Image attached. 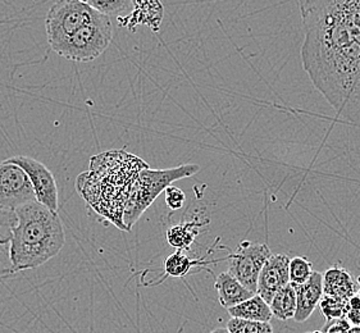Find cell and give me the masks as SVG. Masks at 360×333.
Masks as SVG:
<instances>
[{
	"mask_svg": "<svg viewBox=\"0 0 360 333\" xmlns=\"http://www.w3.org/2000/svg\"><path fill=\"white\" fill-rule=\"evenodd\" d=\"M302 60L336 113L360 126V0H302Z\"/></svg>",
	"mask_w": 360,
	"mask_h": 333,
	"instance_id": "1",
	"label": "cell"
},
{
	"mask_svg": "<svg viewBox=\"0 0 360 333\" xmlns=\"http://www.w3.org/2000/svg\"><path fill=\"white\" fill-rule=\"evenodd\" d=\"M17 223L12 231L11 261L17 273L41 267L57 256L65 244L62 221L37 202L15 210Z\"/></svg>",
	"mask_w": 360,
	"mask_h": 333,
	"instance_id": "2",
	"label": "cell"
},
{
	"mask_svg": "<svg viewBox=\"0 0 360 333\" xmlns=\"http://www.w3.org/2000/svg\"><path fill=\"white\" fill-rule=\"evenodd\" d=\"M200 171L198 164H182L168 169H143L131 188L127 202L124 204L122 222L126 231H130L137 219L143 216L154 200L165 192L173 182L193 177Z\"/></svg>",
	"mask_w": 360,
	"mask_h": 333,
	"instance_id": "3",
	"label": "cell"
},
{
	"mask_svg": "<svg viewBox=\"0 0 360 333\" xmlns=\"http://www.w3.org/2000/svg\"><path fill=\"white\" fill-rule=\"evenodd\" d=\"M113 40V26L107 15H101L94 22L76 31L53 48L58 56L72 62H91L107 51Z\"/></svg>",
	"mask_w": 360,
	"mask_h": 333,
	"instance_id": "4",
	"label": "cell"
},
{
	"mask_svg": "<svg viewBox=\"0 0 360 333\" xmlns=\"http://www.w3.org/2000/svg\"><path fill=\"white\" fill-rule=\"evenodd\" d=\"M99 15L101 13L86 1L60 0L54 3L45 18L46 37L51 49L76 31L94 22Z\"/></svg>",
	"mask_w": 360,
	"mask_h": 333,
	"instance_id": "5",
	"label": "cell"
},
{
	"mask_svg": "<svg viewBox=\"0 0 360 333\" xmlns=\"http://www.w3.org/2000/svg\"><path fill=\"white\" fill-rule=\"evenodd\" d=\"M272 252L266 244L244 241L238 250L229 255V273L233 275L245 289L257 294L260 270L271 258Z\"/></svg>",
	"mask_w": 360,
	"mask_h": 333,
	"instance_id": "6",
	"label": "cell"
},
{
	"mask_svg": "<svg viewBox=\"0 0 360 333\" xmlns=\"http://www.w3.org/2000/svg\"><path fill=\"white\" fill-rule=\"evenodd\" d=\"M31 202L37 199L27 174L7 159L0 162V210L15 211Z\"/></svg>",
	"mask_w": 360,
	"mask_h": 333,
	"instance_id": "7",
	"label": "cell"
},
{
	"mask_svg": "<svg viewBox=\"0 0 360 333\" xmlns=\"http://www.w3.org/2000/svg\"><path fill=\"white\" fill-rule=\"evenodd\" d=\"M7 160L17 164L27 174L37 203L58 214V185L51 169L27 155H15Z\"/></svg>",
	"mask_w": 360,
	"mask_h": 333,
	"instance_id": "8",
	"label": "cell"
},
{
	"mask_svg": "<svg viewBox=\"0 0 360 333\" xmlns=\"http://www.w3.org/2000/svg\"><path fill=\"white\" fill-rule=\"evenodd\" d=\"M290 258L286 254H272L260 270L257 283V295H259L266 304L272 301L278 291L288 286Z\"/></svg>",
	"mask_w": 360,
	"mask_h": 333,
	"instance_id": "9",
	"label": "cell"
},
{
	"mask_svg": "<svg viewBox=\"0 0 360 333\" xmlns=\"http://www.w3.org/2000/svg\"><path fill=\"white\" fill-rule=\"evenodd\" d=\"M296 295V312L294 320L303 323L311 317L323 296L322 273L313 272L309 280L300 286H294Z\"/></svg>",
	"mask_w": 360,
	"mask_h": 333,
	"instance_id": "10",
	"label": "cell"
},
{
	"mask_svg": "<svg viewBox=\"0 0 360 333\" xmlns=\"http://www.w3.org/2000/svg\"><path fill=\"white\" fill-rule=\"evenodd\" d=\"M323 295L338 297L349 301L354 295L359 292L358 281L354 280L352 273L341 266H332L322 275Z\"/></svg>",
	"mask_w": 360,
	"mask_h": 333,
	"instance_id": "11",
	"label": "cell"
},
{
	"mask_svg": "<svg viewBox=\"0 0 360 333\" xmlns=\"http://www.w3.org/2000/svg\"><path fill=\"white\" fill-rule=\"evenodd\" d=\"M17 223L15 211L0 210V283L15 278L18 275L11 261L12 231Z\"/></svg>",
	"mask_w": 360,
	"mask_h": 333,
	"instance_id": "12",
	"label": "cell"
},
{
	"mask_svg": "<svg viewBox=\"0 0 360 333\" xmlns=\"http://www.w3.org/2000/svg\"><path fill=\"white\" fill-rule=\"evenodd\" d=\"M134 11L129 17H118V23L134 30L137 25H148L154 32L158 31L165 9L159 1H134Z\"/></svg>",
	"mask_w": 360,
	"mask_h": 333,
	"instance_id": "13",
	"label": "cell"
},
{
	"mask_svg": "<svg viewBox=\"0 0 360 333\" xmlns=\"http://www.w3.org/2000/svg\"><path fill=\"white\" fill-rule=\"evenodd\" d=\"M214 289L218 292L219 303L227 311L236 305L244 303L245 300L255 295V294H252V291L245 289L229 272H222L217 275Z\"/></svg>",
	"mask_w": 360,
	"mask_h": 333,
	"instance_id": "14",
	"label": "cell"
},
{
	"mask_svg": "<svg viewBox=\"0 0 360 333\" xmlns=\"http://www.w3.org/2000/svg\"><path fill=\"white\" fill-rule=\"evenodd\" d=\"M214 261H205V256H202L200 259H191L188 254L177 250L176 253L171 254L166 261H165V273H163V278L159 280L158 282L154 283L153 286H157L163 282L166 278L171 277V278H185L186 275L195 268H204L205 266L212 264Z\"/></svg>",
	"mask_w": 360,
	"mask_h": 333,
	"instance_id": "15",
	"label": "cell"
},
{
	"mask_svg": "<svg viewBox=\"0 0 360 333\" xmlns=\"http://www.w3.org/2000/svg\"><path fill=\"white\" fill-rule=\"evenodd\" d=\"M208 221H185L179 225L171 226L167 230V242L177 250H188L194 244L196 236L199 235L202 226L207 225Z\"/></svg>",
	"mask_w": 360,
	"mask_h": 333,
	"instance_id": "16",
	"label": "cell"
},
{
	"mask_svg": "<svg viewBox=\"0 0 360 333\" xmlns=\"http://www.w3.org/2000/svg\"><path fill=\"white\" fill-rule=\"evenodd\" d=\"M227 312L232 318L245 319L254 322L271 323V319L274 318L269 305L257 294L245 300L244 303L231 308Z\"/></svg>",
	"mask_w": 360,
	"mask_h": 333,
	"instance_id": "17",
	"label": "cell"
},
{
	"mask_svg": "<svg viewBox=\"0 0 360 333\" xmlns=\"http://www.w3.org/2000/svg\"><path fill=\"white\" fill-rule=\"evenodd\" d=\"M269 309L274 318L286 322L288 319H294L296 312L295 289L288 283L283 289L274 295L269 303Z\"/></svg>",
	"mask_w": 360,
	"mask_h": 333,
	"instance_id": "18",
	"label": "cell"
},
{
	"mask_svg": "<svg viewBox=\"0 0 360 333\" xmlns=\"http://www.w3.org/2000/svg\"><path fill=\"white\" fill-rule=\"evenodd\" d=\"M313 264L310 263L308 258L305 256H295L290 259L288 266V278L290 285L292 286H300L307 282L313 275Z\"/></svg>",
	"mask_w": 360,
	"mask_h": 333,
	"instance_id": "19",
	"label": "cell"
},
{
	"mask_svg": "<svg viewBox=\"0 0 360 333\" xmlns=\"http://www.w3.org/2000/svg\"><path fill=\"white\" fill-rule=\"evenodd\" d=\"M226 329L230 333H274L271 323L238 318H231L227 322Z\"/></svg>",
	"mask_w": 360,
	"mask_h": 333,
	"instance_id": "20",
	"label": "cell"
},
{
	"mask_svg": "<svg viewBox=\"0 0 360 333\" xmlns=\"http://www.w3.org/2000/svg\"><path fill=\"white\" fill-rule=\"evenodd\" d=\"M347 303L349 301L341 300L338 297L323 295L318 306H319L326 320H332V319L345 318L346 312H347Z\"/></svg>",
	"mask_w": 360,
	"mask_h": 333,
	"instance_id": "21",
	"label": "cell"
},
{
	"mask_svg": "<svg viewBox=\"0 0 360 333\" xmlns=\"http://www.w3.org/2000/svg\"><path fill=\"white\" fill-rule=\"evenodd\" d=\"M85 1L90 7L94 8L96 12L107 17L118 15L120 12L126 11V8H130L132 6V3L127 0H85Z\"/></svg>",
	"mask_w": 360,
	"mask_h": 333,
	"instance_id": "22",
	"label": "cell"
},
{
	"mask_svg": "<svg viewBox=\"0 0 360 333\" xmlns=\"http://www.w3.org/2000/svg\"><path fill=\"white\" fill-rule=\"evenodd\" d=\"M165 197H166V204L171 210H179L185 205L186 202V195L181 188L176 186H168L165 190Z\"/></svg>",
	"mask_w": 360,
	"mask_h": 333,
	"instance_id": "23",
	"label": "cell"
},
{
	"mask_svg": "<svg viewBox=\"0 0 360 333\" xmlns=\"http://www.w3.org/2000/svg\"><path fill=\"white\" fill-rule=\"evenodd\" d=\"M345 319L352 326L360 327V290L349 300Z\"/></svg>",
	"mask_w": 360,
	"mask_h": 333,
	"instance_id": "24",
	"label": "cell"
},
{
	"mask_svg": "<svg viewBox=\"0 0 360 333\" xmlns=\"http://www.w3.org/2000/svg\"><path fill=\"white\" fill-rule=\"evenodd\" d=\"M352 325L342 319H332V320H326V325L323 326L322 332L323 333H349L350 332Z\"/></svg>",
	"mask_w": 360,
	"mask_h": 333,
	"instance_id": "25",
	"label": "cell"
},
{
	"mask_svg": "<svg viewBox=\"0 0 360 333\" xmlns=\"http://www.w3.org/2000/svg\"><path fill=\"white\" fill-rule=\"evenodd\" d=\"M209 333H230L226 328H224V327H217V328H214L213 331H210Z\"/></svg>",
	"mask_w": 360,
	"mask_h": 333,
	"instance_id": "26",
	"label": "cell"
},
{
	"mask_svg": "<svg viewBox=\"0 0 360 333\" xmlns=\"http://www.w3.org/2000/svg\"><path fill=\"white\" fill-rule=\"evenodd\" d=\"M349 333H360V327L352 326V328H350V332Z\"/></svg>",
	"mask_w": 360,
	"mask_h": 333,
	"instance_id": "27",
	"label": "cell"
},
{
	"mask_svg": "<svg viewBox=\"0 0 360 333\" xmlns=\"http://www.w3.org/2000/svg\"><path fill=\"white\" fill-rule=\"evenodd\" d=\"M303 333H323L322 331H311V332H303Z\"/></svg>",
	"mask_w": 360,
	"mask_h": 333,
	"instance_id": "28",
	"label": "cell"
},
{
	"mask_svg": "<svg viewBox=\"0 0 360 333\" xmlns=\"http://www.w3.org/2000/svg\"><path fill=\"white\" fill-rule=\"evenodd\" d=\"M356 281H358V285H359V289H360V277H359V278H358V280H356Z\"/></svg>",
	"mask_w": 360,
	"mask_h": 333,
	"instance_id": "29",
	"label": "cell"
}]
</instances>
